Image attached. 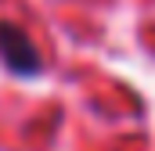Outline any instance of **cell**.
<instances>
[{"label":"cell","mask_w":155,"mask_h":151,"mask_svg":"<svg viewBox=\"0 0 155 151\" xmlns=\"http://www.w3.org/2000/svg\"><path fill=\"white\" fill-rule=\"evenodd\" d=\"M0 58L18 76H36L40 72V54L33 47V40L18 25H11V22H0Z\"/></svg>","instance_id":"cell-1"}]
</instances>
